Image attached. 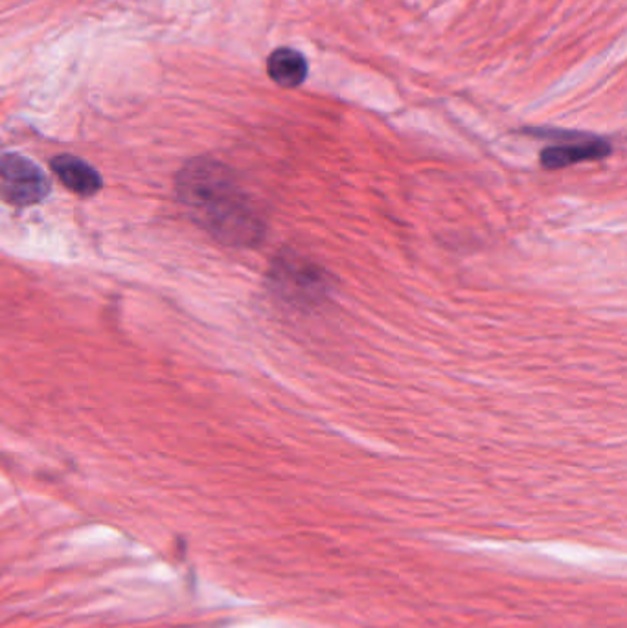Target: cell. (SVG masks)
Returning <instances> with one entry per match:
<instances>
[{"mask_svg": "<svg viewBox=\"0 0 627 628\" xmlns=\"http://www.w3.org/2000/svg\"><path fill=\"white\" fill-rule=\"evenodd\" d=\"M50 166H52L53 173L58 175V179L63 182L64 188H69L76 196H97L98 191L103 188L101 175L80 157L58 154L56 159H52Z\"/></svg>", "mask_w": 627, "mask_h": 628, "instance_id": "4", "label": "cell"}, {"mask_svg": "<svg viewBox=\"0 0 627 628\" xmlns=\"http://www.w3.org/2000/svg\"><path fill=\"white\" fill-rule=\"evenodd\" d=\"M50 193V180L36 162L19 153L0 154V196L13 207H32Z\"/></svg>", "mask_w": 627, "mask_h": 628, "instance_id": "3", "label": "cell"}, {"mask_svg": "<svg viewBox=\"0 0 627 628\" xmlns=\"http://www.w3.org/2000/svg\"><path fill=\"white\" fill-rule=\"evenodd\" d=\"M267 72L280 87L297 89L308 78V61L292 48H277L267 59Z\"/></svg>", "mask_w": 627, "mask_h": 628, "instance_id": "6", "label": "cell"}, {"mask_svg": "<svg viewBox=\"0 0 627 628\" xmlns=\"http://www.w3.org/2000/svg\"><path fill=\"white\" fill-rule=\"evenodd\" d=\"M269 283L280 300L300 309L319 306L334 289L331 276L320 265L292 252L280 253L272 261Z\"/></svg>", "mask_w": 627, "mask_h": 628, "instance_id": "2", "label": "cell"}, {"mask_svg": "<svg viewBox=\"0 0 627 628\" xmlns=\"http://www.w3.org/2000/svg\"><path fill=\"white\" fill-rule=\"evenodd\" d=\"M177 197L193 221L219 243L249 249L260 243L266 222L232 169L193 159L177 175Z\"/></svg>", "mask_w": 627, "mask_h": 628, "instance_id": "1", "label": "cell"}, {"mask_svg": "<svg viewBox=\"0 0 627 628\" xmlns=\"http://www.w3.org/2000/svg\"><path fill=\"white\" fill-rule=\"evenodd\" d=\"M611 153V146L601 138H584L578 142L561 143L553 146L541 153V165L547 169H561L567 166L589 162V160L606 159Z\"/></svg>", "mask_w": 627, "mask_h": 628, "instance_id": "5", "label": "cell"}]
</instances>
